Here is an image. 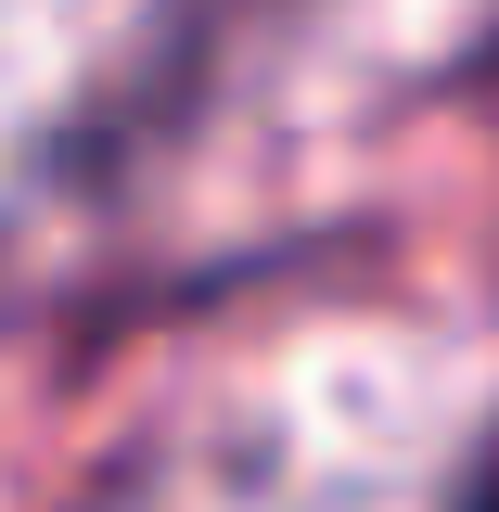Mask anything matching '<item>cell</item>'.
<instances>
[{
    "mask_svg": "<svg viewBox=\"0 0 499 512\" xmlns=\"http://www.w3.org/2000/svg\"><path fill=\"white\" fill-rule=\"evenodd\" d=\"M461 77H499V26H487V39H474V64H461Z\"/></svg>",
    "mask_w": 499,
    "mask_h": 512,
    "instance_id": "cell-1",
    "label": "cell"
}]
</instances>
